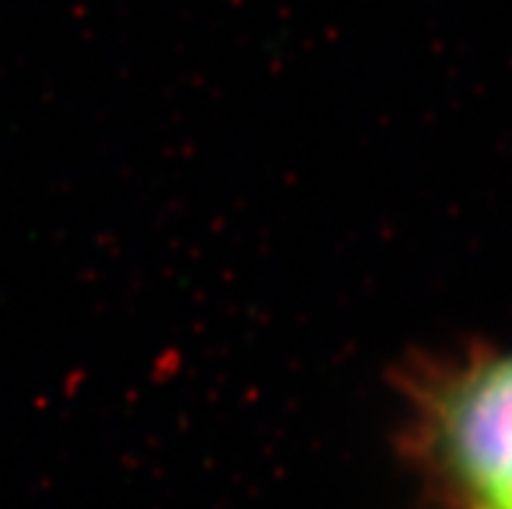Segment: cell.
Listing matches in <instances>:
<instances>
[{
	"label": "cell",
	"mask_w": 512,
	"mask_h": 509,
	"mask_svg": "<svg viewBox=\"0 0 512 509\" xmlns=\"http://www.w3.org/2000/svg\"><path fill=\"white\" fill-rule=\"evenodd\" d=\"M432 434L450 481L471 509L512 497V356L463 374L442 393Z\"/></svg>",
	"instance_id": "1"
}]
</instances>
